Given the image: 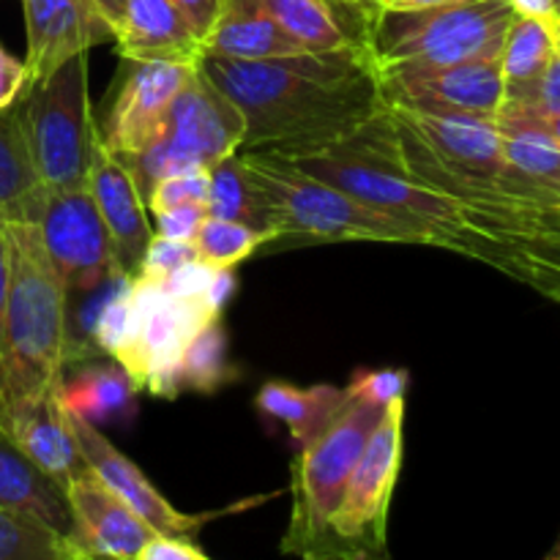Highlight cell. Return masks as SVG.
I'll list each match as a JSON object with an SVG mask.
<instances>
[{"label": "cell", "instance_id": "6da1fadb", "mask_svg": "<svg viewBox=\"0 0 560 560\" xmlns=\"http://www.w3.org/2000/svg\"><path fill=\"white\" fill-rule=\"evenodd\" d=\"M202 74L244 115L238 153L295 159L326 151L386 109L370 47L228 60L202 52Z\"/></svg>", "mask_w": 560, "mask_h": 560}, {"label": "cell", "instance_id": "7a4b0ae2", "mask_svg": "<svg viewBox=\"0 0 560 560\" xmlns=\"http://www.w3.org/2000/svg\"><path fill=\"white\" fill-rule=\"evenodd\" d=\"M288 162L348 191L355 200L399 219L421 235L424 246L457 252L520 282L517 262L492 238L487 224L470 208L421 184L405 170L388 107L337 145Z\"/></svg>", "mask_w": 560, "mask_h": 560}, {"label": "cell", "instance_id": "3957f363", "mask_svg": "<svg viewBox=\"0 0 560 560\" xmlns=\"http://www.w3.org/2000/svg\"><path fill=\"white\" fill-rule=\"evenodd\" d=\"M9 301L0 337V427L20 408L63 383L74 359L69 293L60 284L33 222H5Z\"/></svg>", "mask_w": 560, "mask_h": 560}, {"label": "cell", "instance_id": "277c9868", "mask_svg": "<svg viewBox=\"0 0 560 560\" xmlns=\"http://www.w3.org/2000/svg\"><path fill=\"white\" fill-rule=\"evenodd\" d=\"M257 224L277 238L323 244H408L424 246L421 235L399 219L355 200L348 191L315 178L271 153H241Z\"/></svg>", "mask_w": 560, "mask_h": 560}, {"label": "cell", "instance_id": "5b68a950", "mask_svg": "<svg viewBox=\"0 0 560 560\" xmlns=\"http://www.w3.org/2000/svg\"><path fill=\"white\" fill-rule=\"evenodd\" d=\"M383 410L386 405L355 397L345 388V402L339 405L334 419L310 443L299 446L290 481L293 512L279 545L284 556L334 560L331 520L361 452L381 424Z\"/></svg>", "mask_w": 560, "mask_h": 560}, {"label": "cell", "instance_id": "8992f818", "mask_svg": "<svg viewBox=\"0 0 560 560\" xmlns=\"http://www.w3.org/2000/svg\"><path fill=\"white\" fill-rule=\"evenodd\" d=\"M514 9L506 0H448L430 9H375L366 47L381 69L454 66L501 55Z\"/></svg>", "mask_w": 560, "mask_h": 560}, {"label": "cell", "instance_id": "52a82bcc", "mask_svg": "<svg viewBox=\"0 0 560 560\" xmlns=\"http://www.w3.org/2000/svg\"><path fill=\"white\" fill-rule=\"evenodd\" d=\"M20 115L27 153L44 189H85L98 142L85 55L71 58L47 80L31 82L20 98Z\"/></svg>", "mask_w": 560, "mask_h": 560}, {"label": "cell", "instance_id": "ba28073f", "mask_svg": "<svg viewBox=\"0 0 560 560\" xmlns=\"http://www.w3.org/2000/svg\"><path fill=\"white\" fill-rule=\"evenodd\" d=\"M244 131L246 124L238 107L197 66L184 91L175 96L156 140L142 153L120 156V162L148 206V195L159 180L189 170H211L238 153Z\"/></svg>", "mask_w": 560, "mask_h": 560}, {"label": "cell", "instance_id": "9c48e42d", "mask_svg": "<svg viewBox=\"0 0 560 560\" xmlns=\"http://www.w3.org/2000/svg\"><path fill=\"white\" fill-rule=\"evenodd\" d=\"M222 312L213 310L208 299H178L159 282L131 277L129 288V334L113 355L137 392L153 397L175 399L180 386V364L191 339L219 320Z\"/></svg>", "mask_w": 560, "mask_h": 560}, {"label": "cell", "instance_id": "30bf717a", "mask_svg": "<svg viewBox=\"0 0 560 560\" xmlns=\"http://www.w3.org/2000/svg\"><path fill=\"white\" fill-rule=\"evenodd\" d=\"M402 430L405 397H397L383 410L331 520L334 560H392L388 512L402 468Z\"/></svg>", "mask_w": 560, "mask_h": 560}, {"label": "cell", "instance_id": "8fae6325", "mask_svg": "<svg viewBox=\"0 0 560 560\" xmlns=\"http://www.w3.org/2000/svg\"><path fill=\"white\" fill-rule=\"evenodd\" d=\"M47 260L66 293H93L129 273L120 268L91 189L44 191L36 219Z\"/></svg>", "mask_w": 560, "mask_h": 560}, {"label": "cell", "instance_id": "7c38bea8", "mask_svg": "<svg viewBox=\"0 0 560 560\" xmlns=\"http://www.w3.org/2000/svg\"><path fill=\"white\" fill-rule=\"evenodd\" d=\"M381 91L386 107L427 115L498 118L506 102L498 58L454 66H392L381 69Z\"/></svg>", "mask_w": 560, "mask_h": 560}, {"label": "cell", "instance_id": "4fadbf2b", "mask_svg": "<svg viewBox=\"0 0 560 560\" xmlns=\"http://www.w3.org/2000/svg\"><path fill=\"white\" fill-rule=\"evenodd\" d=\"M197 63L170 60H124L109 93L107 113L98 126V140L115 156L142 153L162 131L175 96L195 74Z\"/></svg>", "mask_w": 560, "mask_h": 560}, {"label": "cell", "instance_id": "5bb4252c", "mask_svg": "<svg viewBox=\"0 0 560 560\" xmlns=\"http://www.w3.org/2000/svg\"><path fill=\"white\" fill-rule=\"evenodd\" d=\"M69 419L91 474L96 476L104 487H109V490H113L115 495L142 520V523L151 525L159 536H173V539L189 541L197 539L200 528L213 517V514H184L180 509H175L173 503L148 481V476L104 438V432L98 430L96 424L80 419V416H74L71 410Z\"/></svg>", "mask_w": 560, "mask_h": 560}, {"label": "cell", "instance_id": "9a60e30c", "mask_svg": "<svg viewBox=\"0 0 560 560\" xmlns=\"http://www.w3.org/2000/svg\"><path fill=\"white\" fill-rule=\"evenodd\" d=\"M25 5L31 82L47 80L52 71L102 42H115V33L102 20L91 0H22Z\"/></svg>", "mask_w": 560, "mask_h": 560}, {"label": "cell", "instance_id": "2e32d148", "mask_svg": "<svg viewBox=\"0 0 560 560\" xmlns=\"http://www.w3.org/2000/svg\"><path fill=\"white\" fill-rule=\"evenodd\" d=\"M71 509V541L88 556L135 560L156 536L109 487L88 470L66 487Z\"/></svg>", "mask_w": 560, "mask_h": 560}, {"label": "cell", "instance_id": "e0dca14e", "mask_svg": "<svg viewBox=\"0 0 560 560\" xmlns=\"http://www.w3.org/2000/svg\"><path fill=\"white\" fill-rule=\"evenodd\" d=\"M88 189H91L98 217L107 228L120 268L135 277L156 230L148 219V206L131 173L102 140L96 142V151H93Z\"/></svg>", "mask_w": 560, "mask_h": 560}, {"label": "cell", "instance_id": "ac0fdd59", "mask_svg": "<svg viewBox=\"0 0 560 560\" xmlns=\"http://www.w3.org/2000/svg\"><path fill=\"white\" fill-rule=\"evenodd\" d=\"M0 430L9 432L11 441L27 454V459L38 465L49 479L58 481L63 490L91 470L71 430L69 408L63 402V383L16 410Z\"/></svg>", "mask_w": 560, "mask_h": 560}, {"label": "cell", "instance_id": "d6986e66", "mask_svg": "<svg viewBox=\"0 0 560 560\" xmlns=\"http://www.w3.org/2000/svg\"><path fill=\"white\" fill-rule=\"evenodd\" d=\"M124 60H170L197 63L202 42L173 0H129L115 33Z\"/></svg>", "mask_w": 560, "mask_h": 560}, {"label": "cell", "instance_id": "ffe728a7", "mask_svg": "<svg viewBox=\"0 0 560 560\" xmlns=\"http://www.w3.org/2000/svg\"><path fill=\"white\" fill-rule=\"evenodd\" d=\"M262 3L304 52L366 47L372 11L359 0H262Z\"/></svg>", "mask_w": 560, "mask_h": 560}, {"label": "cell", "instance_id": "44dd1931", "mask_svg": "<svg viewBox=\"0 0 560 560\" xmlns=\"http://www.w3.org/2000/svg\"><path fill=\"white\" fill-rule=\"evenodd\" d=\"M202 52L228 60H271L304 49L279 27L262 0H222Z\"/></svg>", "mask_w": 560, "mask_h": 560}, {"label": "cell", "instance_id": "7402d4cb", "mask_svg": "<svg viewBox=\"0 0 560 560\" xmlns=\"http://www.w3.org/2000/svg\"><path fill=\"white\" fill-rule=\"evenodd\" d=\"M0 506L31 514L71 539V509L66 490L38 465H33L5 430H0Z\"/></svg>", "mask_w": 560, "mask_h": 560}, {"label": "cell", "instance_id": "603a6c76", "mask_svg": "<svg viewBox=\"0 0 560 560\" xmlns=\"http://www.w3.org/2000/svg\"><path fill=\"white\" fill-rule=\"evenodd\" d=\"M44 186L33 170L22 131L20 102L0 109V222H33L44 202Z\"/></svg>", "mask_w": 560, "mask_h": 560}, {"label": "cell", "instance_id": "cb8c5ba5", "mask_svg": "<svg viewBox=\"0 0 560 560\" xmlns=\"http://www.w3.org/2000/svg\"><path fill=\"white\" fill-rule=\"evenodd\" d=\"M342 402H345V388H337V386L301 388L288 381H268L266 386L257 392V399H255L260 413L288 424L295 446L310 443L312 438H315L317 432L334 419V413H337Z\"/></svg>", "mask_w": 560, "mask_h": 560}, {"label": "cell", "instance_id": "d4e9b609", "mask_svg": "<svg viewBox=\"0 0 560 560\" xmlns=\"http://www.w3.org/2000/svg\"><path fill=\"white\" fill-rule=\"evenodd\" d=\"M137 386L129 372L115 361V364L85 366L80 375L71 381L63 377V402L80 419L91 424L120 419L135 405Z\"/></svg>", "mask_w": 560, "mask_h": 560}, {"label": "cell", "instance_id": "484cf974", "mask_svg": "<svg viewBox=\"0 0 560 560\" xmlns=\"http://www.w3.org/2000/svg\"><path fill=\"white\" fill-rule=\"evenodd\" d=\"M556 49L558 42L556 33H552V22L520 14L514 16L501 55H498L506 91H517V88H525L534 80H539L541 71L550 66Z\"/></svg>", "mask_w": 560, "mask_h": 560}, {"label": "cell", "instance_id": "4316f807", "mask_svg": "<svg viewBox=\"0 0 560 560\" xmlns=\"http://www.w3.org/2000/svg\"><path fill=\"white\" fill-rule=\"evenodd\" d=\"M80 547L31 514L0 506V560H71Z\"/></svg>", "mask_w": 560, "mask_h": 560}, {"label": "cell", "instance_id": "83f0119b", "mask_svg": "<svg viewBox=\"0 0 560 560\" xmlns=\"http://www.w3.org/2000/svg\"><path fill=\"white\" fill-rule=\"evenodd\" d=\"M503 140V153L517 170L560 191V145L528 124L495 118Z\"/></svg>", "mask_w": 560, "mask_h": 560}, {"label": "cell", "instance_id": "f1b7e54d", "mask_svg": "<svg viewBox=\"0 0 560 560\" xmlns=\"http://www.w3.org/2000/svg\"><path fill=\"white\" fill-rule=\"evenodd\" d=\"M266 241H273L271 235L262 230L249 228L244 222H233V219L206 217L200 230L191 238L197 249V260H202L211 268H235L244 260H249Z\"/></svg>", "mask_w": 560, "mask_h": 560}, {"label": "cell", "instance_id": "f546056e", "mask_svg": "<svg viewBox=\"0 0 560 560\" xmlns=\"http://www.w3.org/2000/svg\"><path fill=\"white\" fill-rule=\"evenodd\" d=\"M235 377L228 361V334L213 320L202 328L184 353L180 364V386L200 394H213Z\"/></svg>", "mask_w": 560, "mask_h": 560}, {"label": "cell", "instance_id": "4dcf8cb0", "mask_svg": "<svg viewBox=\"0 0 560 560\" xmlns=\"http://www.w3.org/2000/svg\"><path fill=\"white\" fill-rule=\"evenodd\" d=\"M206 213L208 217L233 219V222H244L249 228L260 230L241 153H233V156L222 159V162L211 167V189H208Z\"/></svg>", "mask_w": 560, "mask_h": 560}, {"label": "cell", "instance_id": "1f68e13d", "mask_svg": "<svg viewBox=\"0 0 560 560\" xmlns=\"http://www.w3.org/2000/svg\"><path fill=\"white\" fill-rule=\"evenodd\" d=\"M211 189V170H189L159 180L148 195V213H162L178 206H206Z\"/></svg>", "mask_w": 560, "mask_h": 560}, {"label": "cell", "instance_id": "d6a6232c", "mask_svg": "<svg viewBox=\"0 0 560 560\" xmlns=\"http://www.w3.org/2000/svg\"><path fill=\"white\" fill-rule=\"evenodd\" d=\"M503 107L530 115H560V49H556L550 66L541 71L539 80L517 88V91H506Z\"/></svg>", "mask_w": 560, "mask_h": 560}, {"label": "cell", "instance_id": "836d02e7", "mask_svg": "<svg viewBox=\"0 0 560 560\" xmlns=\"http://www.w3.org/2000/svg\"><path fill=\"white\" fill-rule=\"evenodd\" d=\"M195 260H197V249L191 241H175V238H167V235L153 233L151 244H148L145 255H142L140 271H137L135 277H142L148 279V282L162 284L170 273L178 271L180 266Z\"/></svg>", "mask_w": 560, "mask_h": 560}, {"label": "cell", "instance_id": "e575fe53", "mask_svg": "<svg viewBox=\"0 0 560 560\" xmlns=\"http://www.w3.org/2000/svg\"><path fill=\"white\" fill-rule=\"evenodd\" d=\"M350 394L364 397L370 402L388 405L408 392V372L405 370H375V372H355L353 381L348 383Z\"/></svg>", "mask_w": 560, "mask_h": 560}, {"label": "cell", "instance_id": "d590c367", "mask_svg": "<svg viewBox=\"0 0 560 560\" xmlns=\"http://www.w3.org/2000/svg\"><path fill=\"white\" fill-rule=\"evenodd\" d=\"M217 271L219 268L206 266L202 260L186 262V266H180L178 271H173L164 279L162 288L170 295H178V299H202L208 293V288H211Z\"/></svg>", "mask_w": 560, "mask_h": 560}, {"label": "cell", "instance_id": "8d00e7d4", "mask_svg": "<svg viewBox=\"0 0 560 560\" xmlns=\"http://www.w3.org/2000/svg\"><path fill=\"white\" fill-rule=\"evenodd\" d=\"M206 206H178L170 208V211L156 213V233L167 235V238L175 241H191L200 230L202 219H206Z\"/></svg>", "mask_w": 560, "mask_h": 560}, {"label": "cell", "instance_id": "74e56055", "mask_svg": "<svg viewBox=\"0 0 560 560\" xmlns=\"http://www.w3.org/2000/svg\"><path fill=\"white\" fill-rule=\"evenodd\" d=\"M31 85V71H27L25 60L11 55L9 49L0 44V109L14 107L22 98V93Z\"/></svg>", "mask_w": 560, "mask_h": 560}, {"label": "cell", "instance_id": "f35d334b", "mask_svg": "<svg viewBox=\"0 0 560 560\" xmlns=\"http://www.w3.org/2000/svg\"><path fill=\"white\" fill-rule=\"evenodd\" d=\"M135 560H208L206 552L189 539H173V536H153Z\"/></svg>", "mask_w": 560, "mask_h": 560}, {"label": "cell", "instance_id": "ab89813d", "mask_svg": "<svg viewBox=\"0 0 560 560\" xmlns=\"http://www.w3.org/2000/svg\"><path fill=\"white\" fill-rule=\"evenodd\" d=\"M180 9V14L189 20V25L195 27V33L200 36V42H206V36L211 33L213 22H217L219 9H222V0H173Z\"/></svg>", "mask_w": 560, "mask_h": 560}, {"label": "cell", "instance_id": "60d3db41", "mask_svg": "<svg viewBox=\"0 0 560 560\" xmlns=\"http://www.w3.org/2000/svg\"><path fill=\"white\" fill-rule=\"evenodd\" d=\"M498 118L520 120V124L534 126V129L545 131L550 140H556L560 145V115H530V113H520V109H512V107H501Z\"/></svg>", "mask_w": 560, "mask_h": 560}, {"label": "cell", "instance_id": "b9f144b4", "mask_svg": "<svg viewBox=\"0 0 560 560\" xmlns=\"http://www.w3.org/2000/svg\"><path fill=\"white\" fill-rule=\"evenodd\" d=\"M235 288H238V282H235L233 268H219L217 277H213V282H211V288H208V293H206L208 304H211L217 312H222L224 304L230 301V295L235 293Z\"/></svg>", "mask_w": 560, "mask_h": 560}, {"label": "cell", "instance_id": "7bdbcfd3", "mask_svg": "<svg viewBox=\"0 0 560 560\" xmlns=\"http://www.w3.org/2000/svg\"><path fill=\"white\" fill-rule=\"evenodd\" d=\"M9 277H11L9 241H5V222H0V337H3L5 301H9Z\"/></svg>", "mask_w": 560, "mask_h": 560}, {"label": "cell", "instance_id": "ee69618b", "mask_svg": "<svg viewBox=\"0 0 560 560\" xmlns=\"http://www.w3.org/2000/svg\"><path fill=\"white\" fill-rule=\"evenodd\" d=\"M514 9V14L520 16H534V20H558L556 3L552 0H506Z\"/></svg>", "mask_w": 560, "mask_h": 560}, {"label": "cell", "instance_id": "f6af8a7d", "mask_svg": "<svg viewBox=\"0 0 560 560\" xmlns=\"http://www.w3.org/2000/svg\"><path fill=\"white\" fill-rule=\"evenodd\" d=\"M93 9L102 14V20L107 22L109 27H113V33L120 31V22H124V14H126V5H129V0H91Z\"/></svg>", "mask_w": 560, "mask_h": 560}, {"label": "cell", "instance_id": "bcb514c9", "mask_svg": "<svg viewBox=\"0 0 560 560\" xmlns=\"http://www.w3.org/2000/svg\"><path fill=\"white\" fill-rule=\"evenodd\" d=\"M364 3L366 9H394V11H405V9H430V5H441L448 3V0H359Z\"/></svg>", "mask_w": 560, "mask_h": 560}, {"label": "cell", "instance_id": "7dc6e473", "mask_svg": "<svg viewBox=\"0 0 560 560\" xmlns=\"http://www.w3.org/2000/svg\"><path fill=\"white\" fill-rule=\"evenodd\" d=\"M71 560H115V558H102V556H88V552H80V556H77V558H71Z\"/></svg>", "mask_w": 560, "mask_h": 560}, {"label": "cell", "instance_id": "c3c4849f", "mask_svg": "<svg viewBox=\"0 0 560 560\" xmlns=\"http://www.w3.org/2000/svg\"><path fill=\"white\" fill-rule=\"evenodd\" d=\"M552 33H556V42H558V49H560V20H552Z\"/></svg>", "mask_w": 560, "mask_h": 560}, {"label": "cell", "instance_id": "681fc988", "mask_svg": "<svg viewBox=\"0 0 560 560\" xmlns=\"http://www.w3.org/2000/svg\"><path fill=\"white\" fill-rule=\"evenodd\" d=\"M547 560H560V541L556 545V550H552L550 556H547Z\"/></svg>", "mask_w": 560, "mask_h": 560}, {"label": "cell", "instance_id": "f907efd6", "mask_svg": "<svg viewBox=\"0 0 560 560\" xmlns=\"http://www.w3.org/2000/svg\"><path fill=\"white\" fill-rule=\"evenodd\" d=\"M552 3H556V14H558V20H560V0H552Z\"/></svg>", "mask_w": 560, "mask_h": 560}, {"label": "cell", "instance_id": "816d5d0a", "mask_svg": "<svg viewBox=\"0 0 560 560\" xmlns=\"http://www.w3.org/2000/svg\"><path fill=\"white\" fill-rule=\"evenodd\" d=\"M208 560H211V558H208Z\"/></svg>", "mask_w": 560, "mask_h": 560}]
</instances>
